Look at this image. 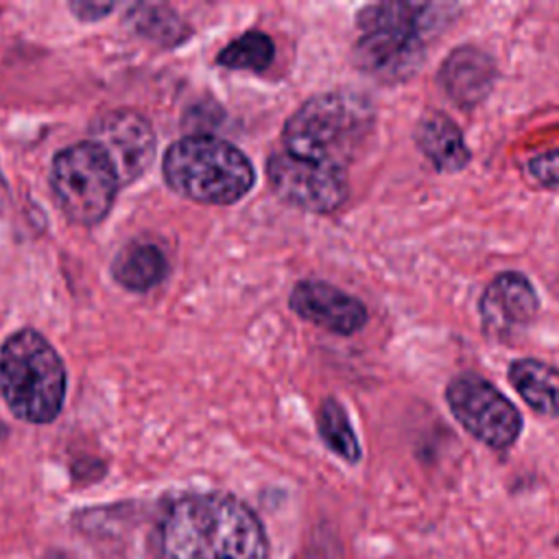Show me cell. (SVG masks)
I'll return each instance as SVG.
<instances>
[{
  "label": "cell",
  "mask_w": 559,
  "mask_h": 559,
  "mask_svg": "<svg viewBox=\"0 0 559 559\" xmlns=\"http://www.w3.org/2000/svg\"><path fill=\"white\" fill-rule=\"evenodd\" d=\"M456 13L454 4L376 2L356 15L354 66L380 83H400L424 63L428 44Z\"/></svg>",
  "instance_id": "2"
},
{
  "label": "cell",
  "mask_w": 559,
  "mask_h": 559,
  "mask_svg": "<svg viewBox=\"0 0 559 559\" xmlns=\"http://www.w3.org/2000/svg\"><path fill=\"white\" fill-rule=\"evenodd\" d=\"M162 173L170 190L203 205H231L255 183V170L238 146L203 133L175 140Z\"/></svg>",
  "instance_id": "5"
},
{
  "label": "cell",
  "mask_w": 559,
  "mask_h": 559,
  "mask_svg": "<svg viewBox=\"0 0 559 559\" xmlns=\"http://www.w3.org/2000/svg\"><path fill=\"white\" fill-rule=\"evenodd\" d=\"M275 55L273 39L262 31H247L231 39L216 57V63L229 70L262 72L271 66Z\"/></svg>",
  "instance_id": "18"
},
{
  "label": "cell",
  "mask_w": 559,
  "mask_h": 559,
  "mask_svg": "<svg viewBox=\"0 0 559 559\" xmlns=\"http://www.w3.org/2000/svg\"><path fill=\"white\" fill-rule=\"evenodd\" d=\"M50 188L61 212L76 225L100 223L120 188L109 157L94 142H76L55 153Z\"/></svg>",
  "instance_id": "6"
},
{
  "label": "cell",
  "mask_w": 559,
  "mask_h": 559,
  "mask_svg": "<svg viewBox=\"0 0 559 559\" xmlns=\"http://www.w3.org/2000/svg\"><path fill=\"white\" fill-rule=\"evenodd\" d=\"M539 297L531 280L520 271L498 273L478 299L483 332L489 338L507 341L522 332L537 317Z\"/></svg>",
  "instance_id": "10"
},
{
  "label": "cell",
  "mask_w": 559,
  "mask_h": 559,
  "mask_svg": "<svg viewBox=\"0 0 559 559\" xmlns=\"http://www.w3.org/2000/svg\"><path fill=\"white\" fill-rule=\"evenodd\" d=\"M413 138L419 153L439 173H459L472 162V151L465 144L463 131L445 111H426L417 120Z\"/></svg>",
  "instance_id": "13"
},
{
  "label": "cell",
  "mask_w": 559,
  "mask_h": 559,
  "mask_svg": "<svg viewBox=\"0 0 559 559\" xmlns=\"http://www.w3.org/2000/svg\"><path fill=\"white\" fill-rule=\"evenodd\" d=\"M288 306L304 321L332 334L349 336L365 328L369 314L365 304L323 280H301L295 284Z\"/></svg>",
  "instance_id": "11"
},
{
  "label": "cell",
  "mask_w": 559,
  "mask_h": 559,
  "mask_svg": "<svg viewBox=\"0 0 559 559\" xmlns=\"http://www.w3.org/2000/svg\"><path fill=\"white\" fill-rule=\"evenodd\" d=\"M496 61L478 46L465 44L454 48L441 63L437 79L445 96L459 107L469 109L480 105L493 87Z\"/></svg>",
  "instance_id": "12"
},
{
  "label": "cell",
  "mask_w": 559,
  "mask_h": 559,
  "mask_svg": "<svg viewBox=\"0 0 559 559\" xmlns=\"http://www.w3.org/2000/svg\"><path fill=\"white\" fill-rule=\"evenodd\" d=\"M445 402L463 430L491 450H509L522 432L518 406L478 373L454 376L445 386Z\"/></svg>",
  "instance_id": "7"
},
{
  "label": "cell",
  "mask_w": 559,
  "mask_h": 559,
  "mask_svg": "<svg viewBox=\"0 0 559 559\" xmlns=\"http://www.w3.org/2000/svg\"><path fill=\"white\" fill-rule=\"evenodd\" d=\"M124 24L138 37H144L168 48L181 44L190 35L186 22L170 7L155 2L131 4L124 11Z\"/></svg>",
  "instance_id": "16"
},
{
  "label": "cell",
  "mask_w": 559,
  "mask_h": 559,
  "mask_svg": "<svg viewBox=\"0 0 559 559\" xmlns=\"http://www.w3.org/2000/svg\"><path fill=\"white\" fill-rule=\"evenodd\" d=\"M90 142H94L116 168L120 186L144 175L155 157L157 138L153 124L138 111L120 107L94 118L90 124Z\"/></svg>",
  "instance_id": "9"
},
{
  "label": "cell",
  "mask_w": 559,
  "mask_h": 559,
  "mask_svg": "<svg viewBox=\"0 0 559 559\" xmlns=\"http://www.w3.org/2000/svg\"><path fill=\"white\" fill-rule=\"evenodd\" d=\"M159 559H269V537L249 504L207 491L168 504L157 526Z\"/></svg>",
  "instance_id": "1"
},
{
  "label": "cell",
  "mask_w": 559,
  "mask_h": 559,
  "mask_svg": "<svg viewBox=\"0 0 559 559\" xmlns=\"http://www.w3.org/2000/svg\"><path fill=\"white\" fill-rule=\"evenodd\" d=\"M317 430L321 441L345 463H358L362 459V450L358 437L349 424V417L343 404L336 397H325L317 413Z\"/></svg>",
  "instance_id": "17"
},
{
  "label": "cell",
  "mask_w": 559,
  "mask_h": 559,
  "mask_svg": "<svg viewBox=\"0 0 559 559\" xmlns=\"http://www.w3.org/2000/svg\"><path fill=\"white\" fill-rule=\"evenodd\" d=\"M68 373L61 356L33 328H22L0 347V395L28 424H50L63 408Z\"/></svg>",
  "instance_id": "4"
},
{
  "label": "cell",
  "mask_w": 559,
  "mask_h": 559,
  "mask_svg": "<svg viewBox=\"0 0 559 559\" xmlns=\"http://www.w3.org/2000/svg\"><path fill=\"white\" fill-rule=\"evenodd\" d=\"M528 175L548 190H559V148L542 151L526 164Z\"/></svg>",
  "instance_id": "19"
},
{
  "label": "cell",
  "mask_w": 559,
  "mask_h": 559,
  "mask_svg": "<svg viewBox=\"0 0 559 559\" xmlns=\"http://www.w3.org/2000/svg\"><path fill=\"white\" fill-rule=\"evenodd\" d=\"M111 9H114L111 2H90V0L70 2V11L76 15V20H83V22L100 20V17H105Z\"/></svg>",
  "instance_id": "20"
},
{
  "label": "cell",
  "mask_w": 559,
  "mask_h": 559,
  "mask_svg": "<svg viewBox=\"0 0 559 559\" xmlns=\"http://www.w3.org/2000/svg\"><path fill=\"white\" fill-rule=\"evenodd\" d=\"M266 177L282 201L306 212L330 214L349 194L347 170L295 157L282 148L269 157Z\"/></svg>",
  "instance_id": "8"
},
{
  "label": "cell",
  "mask_w": 559,
  "mask_h": 559,
  "mask_svg": "<svg viewBox=\"0 0 559 559\" xmlns=\"http://www.w3.org/2000/svg\"><path fill=\"white\" fill-rule=\"evenodd\" d=\"M511 386L528 408L544 417H559V369L539 358H518L507 369Z\"/></svg>",
  "instance_id": "14"
},
{
  "label": "cell",
  "mask_w": 559,
  "mask_h": 559,
  "mask_svg": "<svg viewBox=\"0 0 559 559\" xmlns=\"http://www.w3.org/2000/svg\"><path fill=\"white\" fill-rule=\"evenodd\" d=\"M376 124L371 103L354 92L334 90L310 96L282 129V151L347 170Z\"/></svg>",
  "instance_id": "3"
},
{
  "label": "cell",
  "mask_w": 559,
  "mask_h": 559,
  "mask_svg": "<svg viewBox=\"0 0 559 559\" xmlns=\"http://www.w3.org/2000/svg\"><path fill=\"white\" fill-rule=\"evenodd\" d=\"M7 203H9V183L2 175V168H0V214L7 210Z\"/></svg>",
  "instance_id": "21"
},
{
  "label": "cell",
  "mask_w": 559,
  "mask_h": 559,
  "mask_svg": "<svg viewBox=\"0 0 559 559\" xmlns=\"http://www.w3.org/2000/svg\"><path fill=\"white\" fill-rule=\"evenodd\" d=\"M168 262L164 251L153 242L133 240L111 262L114 280L131 293H148L166 277Z\"/></svg>",
  "instance_id": "15"
}]
</instances>
